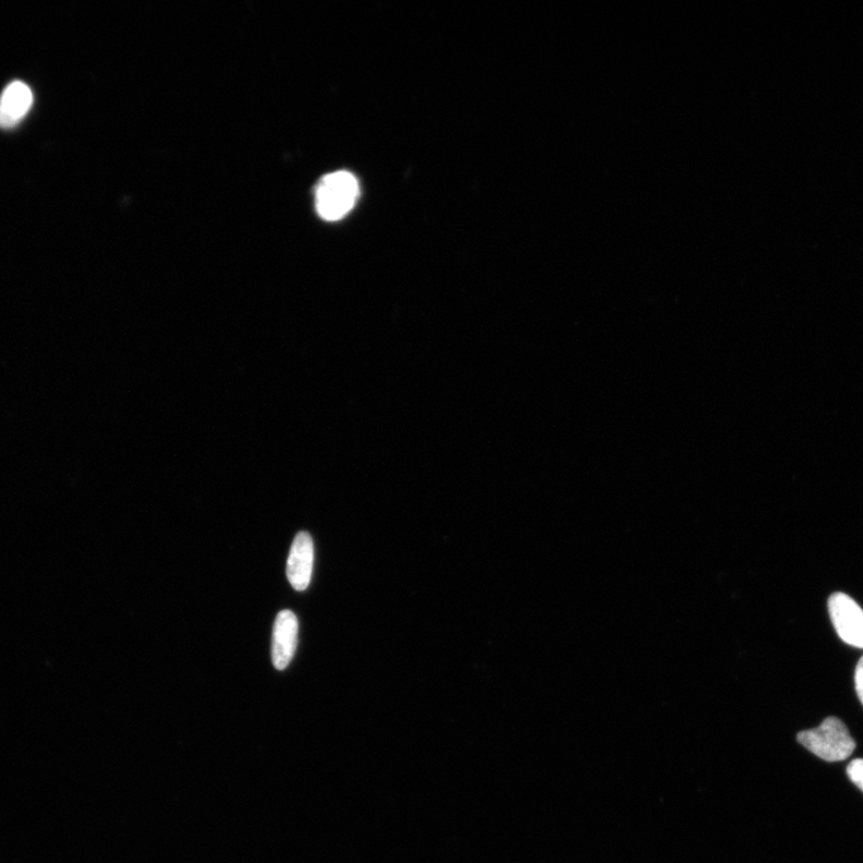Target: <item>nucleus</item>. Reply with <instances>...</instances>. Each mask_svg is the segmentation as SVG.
I'll return each mask as SVG.
<instances>
[{
	"label": "nucleus",
	"mask_w": 863,
	"mask_h": 863,
	"mask_svg": "<svg viewBox=\"0 0 863 863\" xmlns=\"http://www.w3.org/2000/svg\"><path fill=\"white\" fill-rule=\"evenodd\" d=\"M360 186L354 174L339 171L324 177L316 190V209L323 220L339 221L357 202Z\"/></svg>",
	"instance_id": "1"
},
{
	"label": "nucleus",
	"mask_w": 863,
	"mask_h": 863,
	"mask_svg": "<svg viewBox=\"0 0 863 863\" xmlns=\"http://www.w3.org/2000/svg\"><path fill=\"white\" fill-rule=\"evenodd\" d=\"M798 741L821 759L831 763L846 761L856 747L847 726L837 717H827L819 727L801 731Z\"/></svg>",
	"instance_id": "2"
},
{
	"label": "nucleus",
	"mask_w": 863,
	"mask_h": 863,
	"mask_svg": "<svg viewBox=\"0 0 863 863\" xmlns=\"http://www.w3.org/2000/svg\"><path fill=\"white\" fill-rule=\"evenodd\" d=\"M829 613L839 639L863 649V610L854 599L843 593L832 594Z\"/></svg>",
	"instance_id": "3"
},
{
	"label": "nucleus",
	"mask_w": 863,
	"mask_h": 863,
	"mask_svg": "<svg viewBox=\"0 0 863 863\" xmlns=\"http://www.w3.org/2000/svg\"><path fill=\"white\" fill-rule=\"evenodd\" d=\"M315 548L312 537L306 532H300L293 542L290 558L287 562V575L292 586L297 592L307 589L312 570H314Z\"/></svg>",
	"instance_id": "4"
},
{
	"label": "nucleus",
	"mask_w": 863,
	"mask_h": 863,
	"mask_svg": "<svg viewBox=\"0 0 863 863\" xmlns=\"http://www.w3.org/2000/svg\"><path fill=\"white\" fill-rule=\"evenodd\" d=\"M297 630V619L293 611L282 610L276 617L271 649L272 664L276 669L283 670L290 666L296 649Z\"/></svg>",
	"instance_id": "5"
},
{
	"label": "nucleus",
	"mask_w": 863,
	"mask_h": 863,
	"mask_svg": "<svg viewBox=\"0 0 863 863\" xmlns=\"http://www.w3.org/2000/svg\"><path fill=\"white\" fill-rule=\"evenodd\" d=\"M34 102L33 92L26 83L14 81L0 95V129L11 130L27 117Z\"/></svg>",
	"instance_id": "6"
},
{
	"label": "nucleus",
	"mask_w": 863,
	"mask_h": 863,
	"mask_svg": "<svg viewBox=\"0 0 863 863\" xmlns=\"http://www.w3.org/2000/svg\"><path fill=\"white\" fill-rule=\"evenodd\" d=\"M848 777L861 791H863V759H855L848 765Z\"/></svg>",
	"instance_id": "7"
},
{
	"label": "nucleus",
	"mask_w": 863,
	"mask_h": 863,
	"mask_svg": "<svg viewBox=\"0 0 863 863\" xmlns=\"http://www.w3.org/2000/svg\"><path fill=\"white\" fill-rule=\"evenodd\" d=\"M855 689L858 697L863 705V657H861L855 671Z\"/></svg>",
	"instance_id": "8"
}]
</instances>
